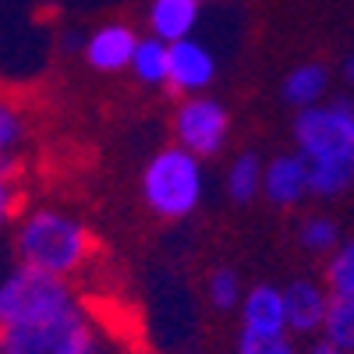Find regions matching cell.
Segmentation results:
<instances>
[{"instance_id":"2","label":"cell","mask_w":354,"mask_h":354,"mask_svg":"<svg viewBox=\"0 0 354 354\" xmlns=\"http://www.w3.org/2000/svg\"><path fill=\"white\" fill-rule=\"evenodd\" d=\"M205 160L195 153L181 149V145H163L160 153H153L142 167L138 192L145 209L160 220H188L202 198H205Z\"/></svg>"},{"instance_id":"19","label":"cell","mask_w":354,"mask_h":354,"mask_svg":"<svg viewBox=\"0 0 354 354\" xmlns=\"http://www.w3.org/2000/svg\"><path fill=\"white\" fill-rule=\"evenodd\" d=\"M205 298L216 312H238L241 298H245V283L238 277V270H230V266H220V270L209 273L205 280Z\"/></svg>"},{"instance_id":"9","label":"cell","mask_w":354,"mask_h":354,"mask_svg":"<svg viewBox=\"0 0 354 354\" xmlns=\"http://www.w3.org/2000/svg\"><path fill=\"white\" fill-rule=\"evenodd\" d=\"M308 195H312V188H308V163H305V156L298 149L266 160L262 198L270 205H277V209H294V205H301Z\"/></svg>"},{"instance_id":"23","label":"cell","mask_w":354,"mask_h":354,"mask_svg":"<svg viewBox=\"0 0 354 354\" xmlns=\"http://www.w3.org/2000/svg\"><path fill=\"white\" fill-rule=\"evenodd\" d=\"M18 205H21V188L15 181V170H0V234L15 227Z\"/></svg>"},{"instance_id":"5","label":"cell","mask_w":354,"mask_h":354,"mask_svg":"<svg viewBox=\"0 0 354 354\" xmlns=\"http://www.w3.org/2000/svg\"><path fill=\"white\" fill-rule=\"evenodd\" d=\"M290 135L305 163L354 160V100H322L298 110Z\"/></svg>"},{"instance_id":"8","label":"cell","mask_w":354,"mask_h":354,"mask_svg":"<svg viewBox=\"0 0 354 354\" xmlns=\"http://www.w3.org/2000/svg\"><path fill=\"white\" fill-rule=\"evenodd\" d=\"M333 294L326 283H315L308 277H294L283 283V305H287V330L294 337H312L322 333Z\"/></svg>"},{"instance_id":"1","label":"cell","mask_w":354,"mask_h":354,"mask_svg":"<svg viewBox=\"0 0 354 354\" xmlns=\"http://www.w3.org/2000/svg\"><path fill=\"white\" fill-rule=\"evenodd\" d=\"M96 255V238L78 216L68 209H39L21 213L15 227V262L32 266V270L53 273V277H78Z\"/></svg>"},{"instance_id":"11","label":"cell","mask_w":354,"mask_h":354,"mask_svg":"<svg viewBox=\"0 0 354 354\" xmlns=\"http://www.w3.org/2000/svg\"><path fill=\"white\" fill-rule=\"evenodd\" d=\"M238 322L245 333H290L287 330V305L283 287L277 283H252L238 305Z\"/></svg>"},{"instance_id":"7","label":"cell","mask_w":354,"mask_h":354,"mask_svg":"<svg viewBox=\"0 0 354 354\" xmlns=\"http://www.w3.org/2000/svg\"><path fill=\"white\" fill-rule=\"evenodd\" d=\"M138 32L128 21H103L100 28L85 36L82 43V61L100 71V75H121L131 68V57L138 50Z\"/></svg>"},{"instance_id":"18","label":"cell","mask_w":354,"mask_h":354,"mask_svg":"<svg viewBox=\"0 0 354 354\" xmlns=\"http://www.w3.org/2000/svg\"><path fill=\"white\" fill-rule=\"evenodd\" d=\"M298 241L312 255H333L340 248V227L326 213H312L298 223Z\"/></svg>"},{"instance_id":"20","label":"cell","mask_w":354,"mask_h":354,"mask_svg":"<svg viewBox=\"0 0 354 354\" xmlns=\"http://www.w3.org/2000/svg\"><path fill=\"white\" fill-rule=\"evenodd\" d=\"M322 340L344 354H354V301H344V298L330 301L326 322H322Z\"/></svg>"},{"instance_id":"15","label":"cell","mask_w":354,"mask_h":354,"mask_svg":"<svg viewBox=\"0 0 354 354\" xmlns=\"http://www.w3.org/2000/svg\"><path fill=\"white\" fill-rule=\"evenodd\" d=\"M128 71H131L135 82L145 85V88L167 85V78H170V43H163V39H156V36H142Z\"/></svg>"},{"instance_id":"25","label":"cell","mask_w":354,"mask_h":354,"mask_svg":"<svg viewBox=\"0 0 354 354\" xmlns=\"http://www.w3.org/2000/svg\"><path fill=\"white\" fill-rule=\"evenodd\" d=\"M344 75H347V82L354 85V53L347 57V64H344Z\"/></svg>"},{"instance_id":"21","label":"cell","mask_w":354,"mask_h":354,"mask_svg":"<svg viewBox=\"0 0 354 354\" xmlns=\"http://www.w3.org/2000/svg\"><path fill=\"white\" fill-rule=\"evenodd\" d=\"M326 287L333 298L354 301V238L340 241V248L326 262Z\"/></svg>"},{"instance_id":"16","label":"cell","mask_w":354,"mask_h":354,"mask_svg":"<svg viewBox=\"0 0 354 354\" xmlns=\"http://www.w3.org/2000/svg\"><path fill=\"white\" fill-rule=\"evenodd\" d=\"M28 138V117L25 110L0 93V170H15L18 174V153Z\"/></svg>"},{"instance_id":"14","label":"cell","mask_w":354,"mask_h":354,"mask_svg":"<svg viewBox=\"0 0 354 354\" xmlns=\"http://www.w3.org/2000/svg\"><path fill=\"white\" fill-rule=\"evenodd\" d=\"M262 170H266V160L252 149L238 153L230 160L227 174H223V188H227V198L238 202V205H252L259 195H262Z\"/></svg>"},{"instance_id":"24","label":"cell","mask_w":354,"mask_h":354,"mask_svg":"<svg viewBox=\"0 0 354 354\" xmlns=\"http://www.w3.org/2000/svg\"><path fill=\"white\" fill-rule=\"evenodd\" d=\"M308 354H344V351H337L333 344H326V340H322V344H315V347H312Z\"/></svg>"},{"instance_id":"6","label":"cell","mask_w":354,"mask_h":354,"mask_svg":"<svg viewBox=\"0 0 354 354\" xmlns=\"http://www.w3.org/2000/svg\"><path fill=\"white\" fill-rule=\"evenodd\" d=\"M170 131H174V145L195 153L198 160H213L223 153L230 138V110L209 93L185 96L174 110Z\"/></svg>"},{"instance_id":"10","label":"cell","mask_w":354,"mask_h":354,"mask_svg":"<svg viewBox=\"0 0 354 354\" xmlns=\"http://www.w3.org/2000/svg\"><path fill=\"white\" fill-rule=\"evenodd\" d=\"M216 82V57L209 46H202L198 39H181L170 43V78L167 88L181 96H198Z\"/></svg>"},{"instance_id":"17","label":"cell","mask_w":354,"mask_h":354,"mask_svg":"<svg viewBox=\"0 0 354 354\" xmlns=\"http://www.w3.org/2000/svg\"><path fill=\"white\" fill-rule=\"evenodd\" d=\"M354 185V160L308 163V188L315 198H337Z\"/></svg>"},{"instance_id":"3","label":"cell","mask_w":354,"mask_h":354,"mask_svg":"<svg viewBox=\"0 0 354 354\" xmlns=\"http://www.w3.org/2000/svg\"><path fill=\"white\" fill-rule=\"evenodd\" d=\"M82 305H85L82 294L64 277L32 270V266H21V262H15L8 273H0V326H25V322L57 319Z\"/></svg>"},{"instance_id":"12","label":"cell","mask_w":354,"mask_h":354,"mask_svg":"<svg viewBox=\"0 0 354 354\" xmlns=\"http://www.w3.org/2000/svg\"><path fill=\"white\" fill-rule=\"evenodd\" d=\"M202 0H149L145 8V28L163 43H181L195 32Z\"/></svg>"},{"instance_id":"22","label":"cell","mask_w":354,"mask_h":354,"mask_svg":"<svg viewBox=\"0 0 354 354\" xmlns=\"http://www.w3.org/2000/svg\"><path fill=\"white\" fill-rule=\"evenodd\" d=\"M234 354H301L294 333H245L238 330Z\"/></svg>"},{"instance_id":"13","label":"cell","mask_w":354,"mask_h":354,"mask_svg":"<svg viewBox=\"0 0 354 354\" xmlns=\"http://www.w3.org/2000/svg\"><path fill=\"white\" fill-rule=\"evenodd\" d=\"M326 93H330V71L322 64H298V68H290L283 85H280L283 103L294 106V110H305V106L322 103Z\"/></svg>"},{"instance_id":"4","label":"cell","mask_w":354,"mask_h":354,"mask_svg":"<svg viewBox=\"0 0 354 354\" xmlns=\"http://www.w3.org/2000/svg\"><path fill=\"white\" fill-rule=\"evenodd\" d=\"M0 354H110V340L88 305H82L57 319L0 326Z\"/></svg>"}]
</instances>
